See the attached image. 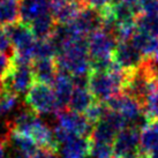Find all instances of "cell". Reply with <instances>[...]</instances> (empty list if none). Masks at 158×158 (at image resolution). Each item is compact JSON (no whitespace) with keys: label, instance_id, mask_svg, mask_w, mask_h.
Wrapping results in <instances>:
<instances>
[{"label":"cell","instance_id":"cell-1","mask_svg":"<svg viewBox=\"0 0 158 158\" xmlns=\"http://www.w3.org/2000/svg\"><path fill=\"white\" fill-rule=\"evenodd\" d=\"M58 69L65 70L73 77L88 76L91 72V60L87 37L75 38L65 44L56 56Z\"/></svg>","mask_w":158,"mask_h":158},{"label":"cell","instance_id":"cell-2","mask_svg":"<svg viewBox=\"0 0 158 158\" xmlns=\"http://www.w3.org/2000/svg\"><path fill=\"white\" fill-rule=\"evenodd\" d=\"M127 73L115 62L106 72L91 70L88 76V88L96 102L106 103L123 90Z\"/></svg>","mask_w":158,"mask_h":158},{"label":"cell","instance_id":"cell-3","mask_svg":"<svg viewBox=\"0 0 158 158\" xmlns=\"http://www.w3.org/2000/svg\"><path fill=\"white\" fill-rule=\"evenodd\" d=\"M157 88V73L152 68L149 59L148 61H144L137 68L128 72L123 91V94L135 98L143 104L145 98Z\"/></svg>","mask_w":158,"mask_h":158},{"label":"cell","instance_id":"cell-4","mask_svg":"<svg viewBox=\"0 0 158 158\" xmlns=\"http://www.w3.org/2000/svg\"><path fill=\"white\" fill-rule=\"evenodd\" d=\"M24 104L37 114L57 113L58 104L56 94L48 84L36 82L26 94Z\"/></svg>","mask_w":158,"mask_h":158},{"label":"cell","instance_id":"cell-5","mask_svg":"<svg viewBox=\"0 0 158 158\" xmlns=\"http://www.w3.org/2000/svg\"><path fill=\"white\" fill-rule=\"evenodd\" d=\"M35 83L36 80L31 65H18L13 62L2 82V88L20 96L27 94Z\"/></svg>","mask_w":158,"mask_h":158},{"label":"cell","instance_id":"cell-6","mask_svg":"<svg viewBox=\"0 0 158 158\" xmlns=\"http://www.w3.org/2000/svg\"><path fill=\"white\" fill-rule=\"evenodd\" d=\"M141 129L125 127L117 134L113 142L114 158H140Z\"/></svg>","mask_w":158,"mask_h":158},{"label":"cell","instance_id":"cell-7","mask_svg":"<svg viewBox=\"0 0 158 158\" xmlns=\"http://www.w3.org/2000/svg\"><path fill=\"white\" fill-rule=\"evenodd\" d=\"M88 40V51L91 61L97 60H107L113 58L115 46L118 40L115 36L111 35L103 29L94 31L87 37Z\"/></svg>","mask_w":158,"mask_h":158},{"label":"cell","instance_id":"cell-8","mask_svg":"<svg viewBox=\"0 0 158 158\" xmlns=\"http://www.w3.org/2000/svg\"><path fill=\"white\" fill-rule=\"evenodd\" d=\"M57 123L59 127L77 136L90 137L94 128V123L88 120V118L82 113H77L74 111L66 109L56 113Z\"/></svg>","mask_w":158,"mask_h":158},{"label":"cell","instance_id":"cell-9","mask_svg":"<svg viewBox=\"0 0 158 158\" xmlns=\"http://www.w3.org/2000/svg\"><path fill=\"white\" fill-rule=\"evenodd\" d=\"M114 62L125 70H133L145 61L144 57L133 45L131 40H118L113 53Z\"/></svg>","mask_w":158,"mask_h":158},{"label":"cell","instance_id":"cell-10","mask_svg":"<svg viewBox=\"0 0 158 158\" xmlns=\"http://www.w3.org/2000/svg\"><path fill=\"white\" fill-rule=\"evenodd\" d=\"M81 10V0H51V14L57 24L72 22Z\"/></svg>","mask_w":158,"mask_h":158},{"label":"cell","instance_id":"cell-11","mask_svg":"<svg viewBox=\"0 0 158 158\" xmlns=\"http://www.w3.org/2000/svg\"><path fill=\"white\" fill-rule=\"evenodd\" d=\"M74 88L75 84L73 76L65 70H58L57 77L53 82V91L57 98L58 112L68 109V104Z\"/></svg>","mask_w":158,"mask_h":158},{"label":"cell","instance_id":"cell-12","mask_svg":"<svg viewBox=\"0 0 158 158\" xmlns=\"http://www.w3.org/2000/svg\"><path fill=\"white\" fill-rule=\"evenodd\" d=\"M51 12V0H21L20 20L27 24Z\"/></svg>","mask_w":158,"mask_h":158},{"label":"cell","instance_id":"cell-13","mask_svg":"<svg viewBox=\"0 0 158 158\" xmlns=\"http://www.w3.org/2000/svg\"><path fill=\"white\" fill-rule=\"evenodd\" d=\"M90 137L74 136L59 147L62 158H87L90 156Z\"/></svg>","mask_w":158,"mask_h":158},{"label":"cell","instance_id":"cell-14","mask_svg":"<svg viewBox=\"0 0 158 158\" xmlns=\"http://www.w3.org/2000/svg\"><path fill=\"white\" fill-rule=\"evenodd\" d=\"M31 66L36 82L45 83L48 85L53 84L59 70L56 59H37L32 61Z\"/></svg>","mask_w":158,"mask_h":158},{"label":"cell","instance_id":"cell-15","mask_svg":"<svg viewBox=\"0 0 158 158\" xmlns=\"http://www.w3.org/2000/svg\"><path fill=\"white\" fill-rule=\"evenodd\" d=\"M131 42L144 58L150 59L158 54V36L137 31L133 34Z\"/></svg>","mask_w":158,"mask_h":158},{"label":"cell","instance_id":"cell-16","mask_svg":"<svg viewBox=\"0 0 158 158\" xmlns=\"http://www.w3.org/2000/svg\"><path fill=\"white\" fill-rule=\"evenodd\" d=\"M94 102L95 98L87 85H75L68 104V109L83 114L94 104Z\"/></svg>","mask_w":158,"mask_h":158},{"label":"cell","instance_id":"cell-17","mask_svg":"<svg viewBox=\"0 0 158 158\" xmlns=\"http://www.w3.org/2000/svg\"><path fill=\"white\" fill-rule=\"evenodd\" d=\"M9 144H12L15 151V158H30L40 149L29 136L15 132L9 134Z\"/></svg>","mask_w":158,"mask_h":158},{"label":"cell","instance_id":"cell-18","mask_svg":"<svg viewBox=\"0 0 158 158\" xmlns=\"http://www.w3.org/2000/svg\"><path fill=\"white\" fill-rule=\"evenodd\" d=\"M140 148L142 154H151L158 148V120H149L141 129Z\"/></svg>","mask_w":158,"mask_h":158},{"label":"cell","instance_id":"cell-19","mask_svg":"<svg viewBox=\"0 0 158 158\" xmlns=\"http://www.w3.org/2000/svg\"><path fill=\"white\" fill-rule=\"evenodd\" d=\"M29 27L32 34L35 35L36 40H48L52 37L53 32L56 30V27H57V22L50 12L29 23Z\"/></svg>","mask_w":158,"mask_h":158},{"label":"cell","instance_id":"cell-20","mask_svg":"<svg viewBox=\"0 0 158 158\" xmlns=\"http://www.w3.org/2000/svg\"><path fill=\"white\" fill-rule=\"evenodd\" d=\"M20 20V0H0V28L12 26Z\"/></svg>","mask_w":158,"mask_h":158},{"label":"cell","instance_id":"cell-21","mask_svg":"<svg viewBox=\"0 0 158 158\" xmlns=\"http://www.w3.org/2000/svg\"><path fill=\"white\" fill-rule=\"evenodd\" d=\"M139 31L158 36V13H148L137 21Z\"/></svg>","mask_w":158,"mask_h":158},{"label":"cell","instance_id":"cell-22","mask_svg":"<svg viewBox=\"0 0 158 158\" xmlns=\"http://www.w3.org/2000/svg\"><path fill=\"white\" fill-rule=\"evenodd\" d=\"M91 158H114L113 144L106 142H94L90 147Z\"/></svg>","mask_w":158,"mask_h":158},{"label":"cell","instance_id":"cell-23","mask_svg":"<svg viewBox=\"0 0 158 158\" xmlns=\"http://www.w3.org/2000/svg\"><path fill=\"white\" fill-rule=\"evenodd\" d=\"M19 96L6 89H0V117L5 115L16 106Z\"/></svg>","mask_w":158,"mask_h":158},{"label":"cell","instance_id":"cell-24","mask_svg":"<svg viewBox=\"0 0 158 158\" xmlns=\"http://www.w3.org/2000/svg\"><path fill=\"white\" fill-rule=\"evenodd\" d=\"M143 110L149 120H158V88L145 98Z\"/></svg>","mask_w":158,"mask_h":158},{"label":"cell","instance_id":"cell-25","mask_svg":"<svg viewBox=\"0 0 158 158\" xmlns=\"http://www.w3.org/2000/svg\"><path fill=\"white\" fill-rule=\"evenodd\" d=\"M0 53H4L9 57H13L14 54V46L6 28H0Z\"/></svg>","mask_w":158,"mask_h":158},{"label":"cell","instance_id":"cell-26","mask_svg":"<svg viewBox=\"0 0 158 158\" xmlns=\"http://www.w3.org/2000/svg\"><path fill=\"white\" fill-rule=\"evenodd\" d=\"M12 64H13L12 57L6 56L4 53H0V89H2V82H4Z\"/></svg>","mask_w":158,"mask_h":158},{"label":"cell","instance_id":"cell-27","mask_svg":"<svg viewBox=\"0 0 158 158\" xmlns=\"http://www.w3.org/2000/svg\"><path fill=\"white\" fill-rule=\"evenodd\" d=\"M30 158H58L57 152L48 149H38Z\"/></svg>","mask_w":158,"mask_h":158},{"label":"cell","instance_id":"cell-28","mask_svg":"<svg viewBox=\"0 0 158 158\" xmlns=\"http://www.w3.org/2000/svg\"><path fill=\"white\" fill-rule=\"evenodd\" d=\"M150 62H151V66L155 69V72L158 74V54L154 58H150Z\"/></svg>","mask_w":158,"mask_h":158},{"label":"cell","instance_id":"cell-29","mask_svg":"<svg viewBox=\"0 0 158 158\" xmlns=\"http://www.w3.org/2000/svg\"><path fill=\"white\" fill-rule=\"evenodd\" d=\"M150 155H151V157H150V158H158V148L155 150V151H152Z\"/></svg>","mask_w":158,"mask_h":158},{"label":"cell","instance_id":"cell-30","mask_svg":"<svg viewBox=\"0 0 158 158\" xmlns=\"http://www.w3.org/2000/svg\"><path fill=\"white\" fill-rule=\"evenodd\" d=\"M140 158H148V157H147V156H141Z\"/></svg>","mask_w":158,"mask_h":158}]
</instances>
